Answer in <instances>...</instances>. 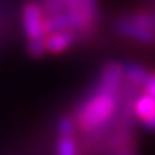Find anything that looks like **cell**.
I'll use <instances>...</instances> for the list:
<instances>
[{
  "mask_svg": "<svg viewBox=\"0 0 155 155\" xmlns=\"http://www.w3.org/2000/svg\"><path fill=\"white\" fill-rule=\"evenodd\" d=\"M119 107L121 93H110L93 86L74 110L78 129L86 134H98L104 129H109L116 121Z\"/></svg>",
  "mask_w": 155,
  "mask_h": 155,
  "instance_id": "1",
  "label": "cell"
},
{
  "mask_svg": "<svg viewBox=\"0 0 155 155\" xmlns=\"http://www.w3.org/2000/svg\"><path fill=\"white\" fill-rule=\"evenodd\" d=\"M22 19V31L26 35L28 41H40L45 40L47 29H45V19L47 14L43 11V5L38 0H28L21 11Z\"/></svg>",
  "mask_w": 155,
  "mask_h": 155,
  "instance_id": "2",
  "label": "cell"
},
{
  "mask_svg": "<svg viewBox=\"0 0 155 155\" xmlns=\"http://www.w3.org/2000/svg\"><path fill=\"white\" fill-rule=\"evenodd\" d=\"M112 29L122 38H127L134 43L141 45H155V29H150L140 22L129 19L126 14L116 17L112 21Z\"/></svg>",
  "mask_w": 155,
  "mask_h": 155,
  "instance_id": "3",
  "label": "cell"
},
{
  "mask_svg": "<svg viewBox=\"0 0 155 155\" xmlns=\"http://www.w3.org/2000/svg\"><path fill=\"white\" fill-rule=\"evenodd\" d=\"M76 121L74 116H62L57 121V143L55 155H79V147L76 141Z\"/></svg>",
  "mask_w": 155,
  "mask_h": 155,
  "instance_id": "4",
  "label": "cell"
},
{
  "mask_svg": "<svg viewBox=\"0 0 155 155\" xmlns=\"http://www.w3.org/2000/svg\"><path fill=\"white\" fill-rule=\"evenodd\" d=\"M93 86L98 90H104V91H110V93H121L122 86H124L122 64H119L116 61L107 62L105 66L102 67Z\"/></svg>",
  "mask_w": 155,
  "mask_h": 155,
  "instance_id": "5",
  "label": "cell"
},
{
  "mask_svg": "<svg viewBox=\"0 0 155 155\" xmlns=\"http://www.w3.org/2000/svg\"><path fill=\"white\" fill-rule=\"evenodd\" d=\"M79 38L81 36H79V33L76 29H57V31H52V33H48L45 36L47 54H52V55L64 54L69 48H72Z\"/></svg>",
  "mask_w": 155,
  "mask_h": 155,
  "instance_id": "6",
  "label": "cell"
},
{
  "mask_svg": "<svg viewBox=\"0 0 155 155\" xmlns=\"http://www.w3.org/2000/svg\"><path fill=\"white\" fill-rule=\"evenodd\" d=\"M134 116L141 127H145L147 131H155V98L152 95L145 91L138 95L134 102Z\"/></svg>",
  "mask_w": 155,
  "mask_h": 155,
  "instance_id": "7",
  "label": "cell"
},
{
  "mask_svg": "<svg viewBox=\"0 0 155 155\" xmlns=\"http://www.w3.org/2000/svg\"><path fill=\"white\" fill-rule=\"evenodd\" d=\"M122 71H124V81L126 83H131V84H136L140 88H143V84L147 83V79L152 74L148 69H145L143 66L134 64V62L122 64Z\"/></svg>",
  "mask_w": 155,
  "mask_h": 155,
  "instance_id": "8",
  "label": "cell"
},
{
  "mask_svg": "<svg viewBox=\"0 0 155 155\" xmlns=\"http://www.w3.org/2000/svg\"><path fill=\"white\" fill-rule=\"evenodd\" d=\"M129 19L143 24L150 29H155V11H150V9H141V11H133L126 14Z\"/></svg>",
  "mask_w": 155,
  "mask_h": 155,
  "instance_id": "9",
  "label": "cell"
},
{
  "mask_svg": "<svg viewBox=\"0 0 155 155\" xmlns=\"http://www.w3.org/2000/svg\"><path fill=\"white\" fill-rule=\"evenodd\" d=\"M84 4H86V11H88L90 19L93 21L95 26H98V21H100V7H98V0H84Z\"/></svg>",
  "mask_w": 155,
  "mask_h": 155,
  "instance_id": "10",
  "label": "cell"
},
{
  "mask_svg": "<svg viewBox=\"0 0 155 155\" xmlns=\"http://www.w3.org/2000/svg\"><path fill=\"white\" fill-rule=\"evenodd\" d=\"M145 91V93L152 95L155 98V74H150V78L147 79V83L143 84V88H141Z\"/></svg>",
  "mask_w": 155,
  "mask_h": 155,
  "instance_id": "11",
  "label": "cell"
}]
</instances>
